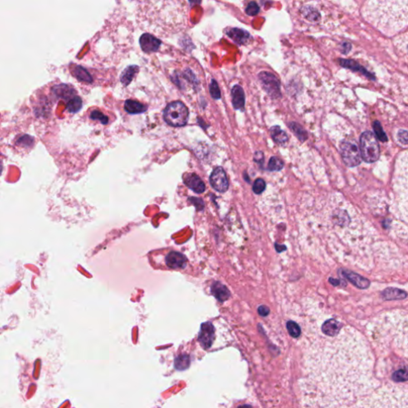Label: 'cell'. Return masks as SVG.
I'll return each instance as SVG.
<instances>
[{"label":"cell","mask_w":408,"mask_h":408,"mask_svg":"<svg viewBox=\"0 0 408 408\" xmlns=\"http://www.w3.org/2000/svg\"><path fill=\"white\" fill-rule=\"evenodd\" d=\"M371 356L365 339L353 328L315 343L306 359L309 381L317 404L330 408L364 391L371 375Z\"/></svg>","instance_id":"1"},{"label":"cell","mask_w":408,"mask_h":408,"mask_svg":"<svg viewBox=\"0 0 408 408\" xmlns=\"http://www.w3.org/2000/svg\"><path fill=\"white\" fill-rule=\"evenodd\" d=\"M363 16L382 33L393 35L408 25V1H370Z\"/></svg>","instance_id":"2"},{"label":"cell","mask_w":408,"mask_h":408,"mask_svg":"<svg viewBox=\"0 0 408 408\" xmlns=\"http://www.w3.org/2000/svg\"><path fill=\"white\" fill-rule=\"evenodd\" d=\"M395 205L400 218L408 223V151L398 157L393 178Z\"/></svg>","instance_id":"3"},{"label":"cell","mask_w":408,"mask_h":408,"mask_svg":"<svg viewBox=\"0 0 408 408\" xmlns=\"http://www.w3.org/2000/svg\"><path fill=\"white\" fill-rule=\"evenodd\" d=\"M356 408H408V391L384 388L359 403Z\"/></svg>","instance_id":"4"},{"label":"cell","mask_w":408,"mask_h":408,"mask_svg":"<svg viewBox=\"0 0 408 408\" xmlns=\"http://www.w3.org/2000/svg\"><path fill=\"white\" fill-rule=\"evenodd\" d=\"M189 112L181 101H174L167 105L164 111V119L168 125L182 127L188 123Z\"/></svg>","instance_id":"5"},{"label":"cell","mask_w":408,"mask_h":408,"mask_svg":"<svg viewBox=\"0 0 408 408\" xmlns=\"http://www.w3.org/2000/svg\"><path fill=\"white\" fill-rule=\"evenodd\" d=\"M361 157L367 163H373L380 157V145L377 138L371 132H365L360 139Z\"/></svg>","instance_id":"6"},{"label":"cell","mask_w":408,"mask_h":408,"mask_svg":"<svg viewBox=\"0 0 408 408\" xmlns=\"http://www.w3.org/2000/svg\"><path fill=\"white\" fill-rule=\"evenodd\" d=\"M341 154L345 164L349 167H356L361 162V153L356 142L345 140L341 144Z\"/></svg>","instance_id":"7"},{"label":"cell","mask_w":408,"mask_h":408,"mask_svg":"<svg viewBox=\"0 0 408 408\" xmlns=\"http://www.w3.org/2000/svg\"><path fill=\"white\" fill-rule=\"evenodd\" d=\"M262 87L267 91V94L273 98H277L281 96L280 92V82L274 75L269 72H261L258 75Z\"/></svg>","instance_id":"8"},{"label":"cell","mask_w":408,"mask_h":408,"mask_svg":"<svg viewBox=\"0 0 408 408\" xmlns=\"http://www.w3.org/2000/svg\"><path fill=\"white\" fill-rule=\"evenodd\" d=\"M210 183L214 190L220 193H224L228 190L229 182L227 179V174L223 168L218 167L212 172L210 176Z\"/></svg>","instance_id":"9"},{"label":"cell","mask_w":408,"mask_h":408,"mask_svg":"<svg viewBox=\"0 0 408 408\" xmlns=\"http://www.w3.org/2000/svg\"><path fill=\"white\" fill-rule=\"evenodd\" d=\"M164 263L168 268L172 270L184 269L188 264V259L183 253L177 251H170L164 257Z\"/></svg>","instance_id":"10"},{"label":"cell","mask_w":408,"mask_h":408,"mask_svg":"<svg viewBox=\"0 0 408 408\" xmlns=\"http://www.w3.org/2000/svg\"><path fill=\"white\" fill-rule=\"evenodd\" d=\"M214 326L211 322H205L201 325L199 341L204 349L211 347L214 340Z\"/></svg>","instance_id":"11"},{"label":"cell","mask_w":408,"mask_h":408,"mask_svg":"<svg viewBox=\"0 0 408 408\" xmlns=\"http://www.w3.org/2000/svg\"><path fill=\"white\" fill-rule=\"evenodd\" d=\"M345 328V326H344V325L341 322H340L338 320L330 318L326 320L322 324L321 331H322V333L325 335V336H338L339 334L342 332L343 330Z\"/></svg>","instance_id":"12"},{"label":"cell","mask_w":408,"mask_h":408,"mask_svg":"<svg viewBox=\"0 0 408 408\" xmlns=\"http://www.w3.org/2000/svg\"><path fill=\"white\" fill-rule=\"evenodd\" d=\"M140 47L145 53L155 52L159 50L161 41L149 34H144L140 39Z\"/></svg>","instance_id":"13"},{"label":"cell","mask_w":408,"mask_h":408,"mask_svg":"<svg viewBox=\"0 0 408 408\" xmlns=\"http://www.w3.org/2000/svg\"><path fill=\"white\" fill-rule=\"evenodd\" d=\"M183 181L186 185L188 186V188L192 189L193 192H195L197 194H201L203 193L206 190L205 183H203V180L200 179L199 175L194 173H191L188 174L184 176Z\"/></svg>","instance_id":"14"},{"label":"cell","mask_w":408,"mask_h":408,"mask_svg":"<svg viewBox=\"0 0 408 408\" xmlns=\"http://www.w3.org/2000/svg\"><path fill=\"white\" fill-rule=\"evenodd\" d=\"M211 291L214 297L220 302H224L231 297V292L228 291L227 286L220 282H215L212 284Z\"/></svg>","instance_id":"15"},{"label":"cell","mask_w":408,"mask_h":408,"mask_svg":"<svg viewBox=\"0 0 408 408\" xmlns=\"http://www.w3.org/2000/svg\"><path fill=\"white\" fill-rule=\"evenodd\" d=\"M343 274L350 282L359 289H367L370 286V282L367 278L351 271H343Z\"/></svg>","instance_id":"16"},{"label":"cell","mask_w":408,"mask_h":408,"mask_svg":"<svg viewBox=\"0 0 408 408\" xmlns=\"http://www.w3.org/2000/svg\"><path fill=\"white\" fill-rule=\"evenodd\" d=\"M232 105L235 109H242L245 106V94L242 88L236 85L232 88Z\"/></svg>","instance_id":"17"},{"label":"cell","mask_w":408,"mask_h":408,"mask_svg":"<svg viewBox=\"0 0 408 408\" xmlns=\"http://www.w3.org/2000/svg\"><path fill=\"white\" fill-rule=\"evenodd\" d=\"M227 35L238 44H245L250 39L251 35L242 29L233 28L227 32Z\"/></svg>","instance_id":"18"},{"label":"cell","mask_w":408,"mask_h":408,"mask_svg":"<svg viewBox=\"0 0 408 408\" xmlns=\"http://www.w3.org/2000/svg\"><path fill=\"white\" fill-rule=\"evenodd\" d=\"M125 109L129 114H140L146 111L147 107L136 100H128L125 103Z\"/></svg>","instance_id":"19"},{"label":"cell","mask_w":408,"mask_h":408,"mask_svg":"<svg viewBox=\"0 0 408 408\" xmlns=\"http://www.w3.org/2000/svg\"><path fill=\"white\" fill-rule=\"evenodd\" d=\"M383 297L384 299L392 301V300L404 299L407 297V292L395 288H388L383 292Z\"/></svg>","instance_id":"20"},{"label":"cell","mask_w":408,"mask_h":408,"mask_svg":"<svg viewBox=\"0 0 408 408\" xmlns=\"http://www.w3.org/2000/svg\"><path fill=\"white\" fill-rule=\"evenodd\" d=\"M138 71L139 67L137 66H128L120 75V81L122 82L123 85H129Z\"/></svg>","instance_id":"21"},{"label":"cell","mask_w":408,"mask_h":408,"mask_svg":"<svg viewBox=\"0 0 408 408\" xmlns=\"http://www.w3.org/2000/svg\"><path fill=\"white\" fill-rule=\"evenodd\" d=\"M73 75L80 81L90 83L93 81L92 77L90 76L87 70L80 66H75V69L73 70Z\"/></svg>","instance_id":"22"},{"label":"cell","mask_w":408,"mask_h":408,"mask_svg":"<svg viewBox=\"0 0 408 408\" xmlns=\"http://www.w3.org/2000/svg\"><path fill=\"white\" fill-rule=\"evenodd\" d=\"M271 136L277 144H284L288 140V136L283 130L280 129V127L273 126V128H271Z\"/></svg>","instance_id":"23"},{"label":"cell","mask_w":408,"mask_h":408,"mask_svg":"<svg viewBox=\"0 0 408 408\" xmlns=\"http://www.w3.org/2000/svg\"><path fill=\"white\" fill-rule=\"evenodd\" d=\"M82 107V100L79 97H75L69 101L67 105V110L70 113L75 114L78 112Z\"/></svg>","instance_id":"24"},{"label":"cell","mask_w":408,"mask_h":408,"mask_svg":"<svg viewBox=\"0 0 408 408\" xmlns=\"http://www.w3.org/2000/svg\"><path fill=\"white\" fill-rule=\"evenodd\" d=\"M286 328H287L289 333L292 337H293V338L299 337L301 333V328L296 322L292 321H288L287 325H286Z\"/></svg>","instance_id":"25"},{"label":"cell","mask_w":408,"mask_h":408,"mask_svg":"<svg viewBox=\"0 0 408 408\" xmlns=\"http://www.w3.org/2000/svg\"><path fill=\"white\" fill-rule=\"evenodd\" d=\"M283 167V162L279 158L276 157V156L271 157L270 161H269L268 169L271 172L282 170Z\"/></svg>","instance_id":"26"},{"label":"cell","mask_w":408,"mask_h":408,"mask_svg":"<svg viewBox=\"0 0 408 408\" xmlns=\"http://www.w3.org/2000/svg\"><path fill=\"white\" fill-rule=\"evenodd\" d=\"M290 127H291V129H292V131L294 133L295 135L297 136V137L299 138L300 140H302V141L306 140V138H307V134H306V132L304 130L302 127L300 126L299 125H297L296 123H291V125H290Z\"/></svg>","instance_id":"27"},{"label":"cell","mask_w":408,"mask_h":408,"mask_svg":"<svg viewBox=\"0 0 408 408\" xmlns=\"http://www.w3.org/2000/svg\"><path fill=\"white\" fill-rule=\"evenodd\" d=\"M90 119L94 120H99L103 125H107L109 123V117L103 114L102 112L99 111L97 109L92 112L90 114Z\"/></svg>","instance_id":"28"},{"label":"cell","mask_w":408,"mask_h":408,"mask_svg":"<svg viewBox=\"0 0 408 408\" xmlns=\"http://www.w3.org/2000/svg\"><path fill=\"white\" fill-rule=\"evenodd\" d=\"M373 128L374 130H375V134H376V136H377L379 140L384 142L388 140V137H387L386 134H384V132L383 131L382 126H381V125H380V123L379 122V121H375L373 125Z\"/></svg>","instance_id":"29"},{"label":"cell","mask_w":408,"mask_h":408,"mask_svg":"<svg viewBox=\"0 0 408 408\" xmlns=\"http://www.w3.org/2000/svg\"><path fill=\"white\" fill-rule=\"evenodd\" d=\"M266 188V182L262 179H256L253 184V192L256 194H262Z\"/></svg>","instance_id":"30"},{"label":"cell","mask_w":408,"mask_h":408,"mask_svg":"<svg viewBox=\"0 0 408 408\" xmlns=\"http://www.w3.org/2000/svg\"><path fill=\"white\" fill-rule=\"evenodd\" d=\"M210 93L212 97L214 99H219L221 97V93L218 84L215 80H212V84L210 86Z\"/></svg>","instance_id":"31"},{"label":"cell","mask_w":408,"mask_h":408,"mask_svg":"<svg viewBox=\"0 0 408 408\" xmlns=\"http://www.w3.org/2000/svg\"><path fill=\"white\" fill-rule=\"evenodd\" d=\"M189 365V359L187 356H182L177 357L175 360V367L178 369H185Z\"/></svg>","instance_id":"32"},{"label":"cell","mask_w":408,"mask_h":408,"mask_svg":"<svg viewBox=\"0 0 408 408\" xmlns=\"http://www.w3.org/2000/svg\"><path fill=\"white\" fill-rule=\"evenodd\" d=\"M260 8L255 2H250L246 8V13L250 16H256L259 12Z\"/></svg>","instance_id":"33"},{"label":"cell","mask_w":408,"mask_h":408,"mask_svg":"<svg viewBox=\"0 0 408 408\" xmlns=\"http://www.w3.org/2000/svg\"><path fill=\"white\" fill-rule=\"evenodd\" d=\"M398 46L402 50L405 51L407 53V55H408V35H404V37L401 38V41H400V42H399Z\"/></svg>","instance_id":"34"},{"label":"cell","mask_w":408,"mask_h":408,"mask_svg":"<svg viewBox=\"0 0 408 408\" xmlns=\"http://www.w3.org/2000/svg\"><path fill=\"white\" fill-rule=\"evenodd\" d=\"M398 139L402 144H408V132L401 130L398 134Z\"/></svg>","instance_id":"35"},{"label":"cell","mask_w":408,"mask_h":408,"mask_svg":"<svg viewBox=\"0 0 408 408\" xmlns=\"http://www.w3.org/2000/svg\"><path fill=\"white\" fill-rule=\"evenodd\" d=\"M258 314L260 316H262V317H267L270 314V312H271V310L269 309V307H267V306H264V305H262V306H260L258 309Z\"/></svg>","instance_id":"36"},{"label":"cell","mask_w":408,"mask_h":408,"mask_svg":"<svg viewBox=\"0 0 408 408\" xmlns=\"http://www.w3.org/2000/svg\"><path fill=\"white\" fill-rule=\"evenodd\" d=\"M238 408H251V407L248 406V405H244V406H242Z\"/></svg>","instance_id":"37"}]
</instances>
